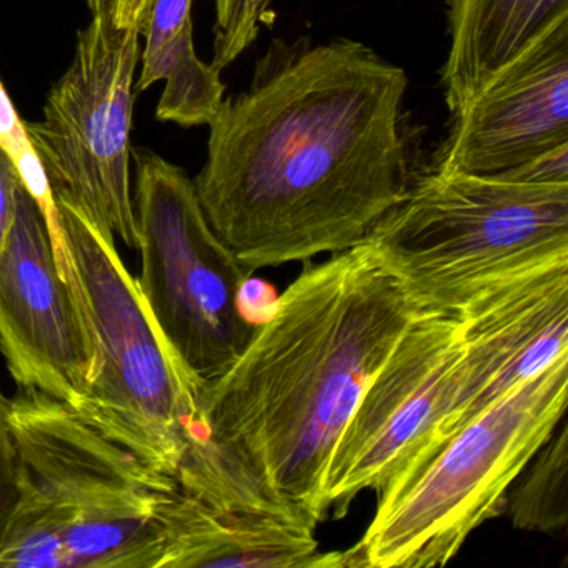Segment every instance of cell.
I'll list each match as a JSON object with an SVG mask.
<instances>
[{"label":"cell","mask_w":568,"mask_h":568,"mask_svg":"<svg viewBox=\"0 0 568 568\" xmlns=\"http://www.w3.org/2000/svg\"><path fill=\"white\" fill-rule=\"evenodd\" d=\"M0 354L19 392L81 407L94 372V348L59 274L44 214L24 184L0 252Z\"/></svg>","instance_id":"10"},{"label":"cell","mask_w":568,"mask_h":568,"mask_svg":"<svg viewBox=\"0 0 568 568\" xmlns=\"http://www.w3.org/2000/svg\"><path fill=\"white\" fill-rule=\"evenodd\" d=\"M567 400L568 354L387 485L358 544L338 551L337 567H444L505 510L511 484L554 434Z\"/></svg>","instance_id":"5"},{"label":"cell","mask_w":568,"mask_h":568,"mask_svg":"<svg viewBox=\"0 0 568 568\" xmlns=\"http://www.w3.org/2000/svg\"><path fill=\"white\" fill-rule=\"evenodd\" d=\"M141 275L155 327L197 390L221 377L257 325L242 308L252 272L215 234L194 181L151 149L132 151Z\"/></svg>","instance_id":"7"},{"label":"cell","mask_w":568,"mask_h":568,"mask_svg":"<svg viewBox=\"0 0 568 568\" xmlns=\"http://www.w3.org/2000/svg\"><path fill=\"white\" fill-rule=\"evenodd\" d=\"M497 178L527 184H568V145L547 152Z\"/></svg>","instance_id":"20"},{"label":"cell","mask_w":568,"mask_h":568,"mask_svg":"<svg viewBox=\"0 0 568 568\" xmlns=\"http://www.w3.org/2000/svg\"><path fill=\"white\" fill-rule=\"evenodd\" d=\"M6 418L18 500L0 568H161V508L174 478L48 395L19 392Z\"/></svg>","instance_id":"3"},{"label":"cell","mask_w":568,"mask_h":568,"mask_svg":"<svg viewBox=\"0 0 568 568\" xmlns=\"http://www.w3.org/2000/svg\"><path fill=\"white\" fill-rule=\"evenodd\" d=\"M404 69L352 39H274L222 101L194 179L209 224L258 268L361 244L407 197L415 162Z\"/></svg>","instance_id":"1"},{"label":"cell","mask_w":568,"mask_h":568,"mask_svg":"<svg viewBox=\"0 0 568 568\" xmlns=\"http://www.w3.org/2000/svg\"><path fill=\"white\" fill-rule=\"evenodd\" d=\"M85 4H88L89 11L92 12V16H98L102 14V12L109 11L111 0H85Z\"/></svg>","instance_id":"22"},{"label":"cell","mask_w":568,"mask_h":568,"mask_svg":"<svg viewBox=\"0 0 568 568\" xmlns=\"http://www.w3.org/2000/svg\"><path fill=\"white\" fill-rule=\"evenodd\" d=\"M415 317L364 245L307 265L237 361L199 392L181 462L327 520L322 481L335 442Z\"/></svg>","instance_id":"2"},{"label":"cell","mask_w":568,"mask_h":568,"mask_svg":"<svg viewBox=\"0 0 568 568\" xmlns=\"http://www.w3.org/2000/svg\"><path fill=\"white\" fill-rule=\"evenodd\" d=\"M0 144L11 155L16 165L28 164L36 158L24 121L19 118L2 82H0Z\"/></svg>","instance_id":"19"},{"label":"cell","mask_w":568,"mask_h":568,"mask_svg":"<svg viewBox=\"0 0 568 568\" xmlns=\"http://www.w3.org/2000/svg\"><path fill=\"white\" fill-rule=\"evenodd\" d=\"M161 568H331L337 554H322L317 521L277 504H211L178 484L162 501Z\"/></svg>","instance_id":"13"},{"label":"cell","mask_w":568,"mask_h":568,"mask_svg":"<svg viewBox=\"0 0 568 568\" xmlns=\"http://www.w3.org/2000/svg\"><path fill=\"white\" fill-rule=\"evenodd\" d=\"M361 245L417 317H455L497 285L568 261V184L428 168Z\"/></svg>","instance_id":"4"},{"label":"cell","mask_w":568,"mask_h":568,"mask_svg":"<svg viewBox=\"0 0 568 568\" xmlns=\"http://www.w3.org/2000/svg\"><path fill=\"white\" fill-rule=\"evenodd\" d=\"M565 16L568 0H447L450 48L440 85L450 112Z\"/></svg>","instance_id":"14"},{"label":"cell","mask_w":568,"mask_h":568,"mask_svg":"<svg viewBox=\"0 0 568 568\" xmlns=\"http://www.w3.org/2000/svg\"><path fill=\"white\" fill-rule=\"evenodd\" d=\"M55 202L71 257L62 278L95 357L88 394L75 412L151 470L174 478L197 410V387L155 327L115 237L102 234L72 202Z\"/></svg>","instance_id":"6"},{"label":"cell","mask_w":568,"mask_h":568,"mask_svg":"<svg viewBox=\"0 0 568 568\" xmlns=\"http://www.w3.org/2000/svg\"><path fill=\"white\" fill-rule=\"evenodd\" d=\"M455 317L460 357L450 407L430 447L408 468L568 354V261L497 285L465 305Z\"/></svg>","instance_id":"11"},{"label":"cell","mask_w":568,"mask_h":568,"mask_svg":"<svg viewBox=\"0 0 568 568\" xmlns=\"http://www.w3.org/2000/svg\"><path fill=\"white\" fill-rule=\"evenodd\" d=\"M214 61L219 71L241 58L257 39L262 26H268L272 0H214Z\"/></svg>","instance_id":"17"},{"label":"cell","mask_w":568,"mask_h":568,"mask_svg":"<svg viewBox=\"0 0 568 568\" xmlns=\"http://www.w3.org/2000/svg\"><path fill=\"white\" fill-rule=\"evenodd\" d=\"M21 187L22 179L19 169L0 144V252L4 251L14 224Z\"/></svg>","instance_id":"21"},{"label":"cell","mask_w":568,"mask_h":568,"mask_svg":"<svg viewBox=\"0 0 568 568\" xmlns=\"http://www.w3.org/2000/svg\"><path fill=\"white\" fill-rule=\"evenodd\" d=\"M460 357L454 315H418L368 382L325 467L328 514L344 517L364 490H384L430 447L450 407Z\"/></svg>","instance_id":"9"},{"label":"cell","mask_w":568,"mask_h":568,"mask_svg":"<svg viewBox=\"0 0 568 568\" xmlns=\"http://www.w3.org/2000/svg\"><path fill=\"white\" fill-rule=\"evenodd\" d=\"M138 31L109 12L79 31L74 59L45 99L44 115L24 122L55 199L78 205L102 234L138 248L131 184V131Z\"/></svg>","instance_id":"8"},{"label":"cell","mask_w":568,"mask_h":568,"mask_svg":"<svg viewBox=\"0 0 568 568\" xmlns=\"http://www.w3.org/2000/svg\"><path fill=\"white\" fill-rule=\"evenodd\" d=\"M550 435L507 497L511 525L518 530L555 534L568 521V425Z\"/></svg>","instance_id":"16"},{"label":"cell","mask_w":568,"mask_h":568,"mask_svg":"<svg viewBox=\"0 0 568 568\" xmlns=\"http://www.w3.org/2000/svg\"><path fill=\"white\" fill-rule=\"evenodd\" d=\"M141 74L135 79V94L155 82L165 88L155 109L161 122L191 129L211 124L225 99L221 72L199 59L194 48V22L189 21L174 38L151 54H141Z\"/></svg>","instance_id":"15"},{"label":"cell","mask_w":568,"mask_h":568,"mask_svg":"<svg viewBox=\"0 0 568 568\" xmlns=\"http://www.w3.org/2000/svg\"><path fill=\"white\" fill-rule=\"evenodd\" d=\"M568 145V16L452 112L430 169L500 175Z\"/></svg>","instance_id":"12"},{"label":"cell","mask_w":568,"mask_h":568,"mask_svg":"<svg viewBox=\"0 0 568 568\" xmlns=\"http://www.w3.org/2000/svg\"><path fill=\"white\" fill-rule=\"evenodd\" d=\"M6 397L0 392V550L8 535L9 524L18 500V481H16V455L6 418Z\"/></svg>","instance_id":"18"}]
</instances>
